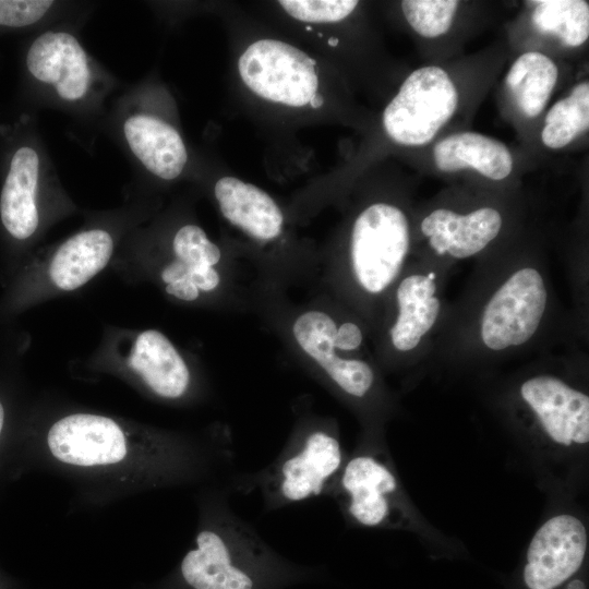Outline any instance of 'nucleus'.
<instances>
[{
	"label": "nucleus",
	"mask_w": 589,
	"mask_h": 589,
	"mask_svg": "<svg viewBox=\"0 0 589 589\" xmlns=\"http://www.w3.org/2000/svg\"><path fill=\"white\" fill-rule=\"evenodd\" d=\"M345 461L336 434L311 428L293 436L267 467L241 476L232 488L257 489L266 510H274L327 495Z\"/></svg>",
	"instance_id": "obj_1"
},
{
	"label": "nucleus",
	"mask_w": 589,
	"mask_h": 589,
	"mask_svg": "<svg viewBox=\"0 0 589 589\" xmlns=\"http://www.w3.org/2000/svg\"><path fill=\"white\" fill-rule=\"evenodd\" d=\"M212 522L183 557V579L193 589H255V570L276 560L273 551L226 503Z\"/></svg>",
	"instance_id": "obj_2"
},
{
	"label": "nucleus",
	"mask_w": 589,
	"mask_h": 589,
	"mask_svg": "<svg viewBox=\"0 0 589 589\" xmlns=\"http://www.w3.org/2000/svg\"><path fill=\"white\" fill-rule=\"evenodd\" d=\"M458 93L447 72L426 65L411 72L383 112L387 135L404 146L429 144L450 120Z\"/></svg>",
	"instance_id": "obj_3"
},
{
	"label": "nucleus",
	"mask_w": 589,
	"mask_h": 589,
	"mask_svg": "<svg viewBox=\"0 0 589 589\" xmlns=\"http://www.w3.org/2000/svg\"><path fill=\"white\" fill-rule=\"evenodd\" d=\"M409 224L398 207L375 203L356 219L351 233L352 271L370 293L385 290L398 276L409 250Z\"/></svg>",
	"instance_id": "obj_4"
},
{
	"label": "nucleus",
	"mask_w": 589,
	"mask_h": 589,
	"mask_svg": "<svg viewBox=\"0 0 589 589\" xmlns=\"http://www.w3.org/2000/svg\"><path fill=\"white\" fill-rule=\"evenodd\" d=\"M238 67L244 84L274 103L301 107L308 105L317 91L315 61L280 40L253 43L240 57Z\"/></svg>",
	"instance_id": "obj_5"
},
{
	"label": "nucleus",
	"mask_w": 589,
	"mask_h": 589,
	"mask_svg": "<svg viewBox=\"0 0 589 589\" xmlns=\"http://www.w3.org/2000/svg\"><path fill=\"white\" fill-rule=\"evenodd\" d=\"M346 514L364 527H396L405 518L398 481L384 459L360 453L348 460L333 485Z\"/></svg>",
	"instance_id": "obj_6"
},
{
	"label": "nucleus",
	"mask_w": 589,
	"mask_h": 589,
	"mask_svg": "<svg viewBox=\"0 0 589 589\" xmlns=\"http://www.w3.org/2000/svg\"><path fill=\"white\" fill-rule=\"evenodd\" d=\"M548 300L540 273L525 267L514 273L492 296L481 321V337L492 350L529 340L538 329Z\"/></svg>",
	"instance_id": "obj_7"
},
{
	"label": "nucleus",
	"mask_w": 589,
	"mask_h": 589,
	"mask_svg": "<svg viewBox=\"0 0 589 589\" xmlns=\"http://www.w3.org/2000/svg\"><path fill=\"white\" fill-rule=\"evenodd\" d=\"M580 519L561 514L548 519L528 545L524 581L528 589H556L578 572L587 552Z\"/></svg>",
	"instance_id": "obj_8"
},
{
	"label": "nucleus",
	"mask_w": 589,
	"mask_h": 589,
	"mask_svg": "<svg viewBox=\"0 0 589 589\" xmlns=\"http://www.w3.org/2000/svg\"><path fill=\"white\" fill-rule=\"evenodd\" d=\"M51 454L80 467L107 466L121 461L128 442L120 425L110 418L75 413L57 421L47 436Z\"/></svg>",
	"instance_id": "obj_9"
},
{
	"label": "nucleus",
	"mask_w": 589,
	"mask_h": 589,
	"mask_svg": "<svg viewBox=\"0 0 589 589\" xmlns=\"http://www.w3.org/2000/svg\"><path fill=\"white\" fill-rule=\"evenodd\" d=\"M520 395L552 442L565 447L589 442V398L586 394L557 377L538 375L522 383Z\"/></svg>",
	"instance_id": "obj_10"
},
{
	"label": "nucleus",
	"mask_w": 589,
	"mask_h": 589,
	"mask_svg": "<svg viewBox=\"0 0 589 589\" xmlns=\"http://www.w3.org/2000/svg\"><path fill=\"white\" fill-rule=\"evenodd\" d=\"M337 326L332 316L312 310L300 314L292 325L299 347L326 373L342 392L362 398L374 383L371 366L358 359L339 357L336 352Z\"/></svg>",
	"instance_id": "obj_11"
},
{
	"label": "nucleus",
	"mask_w": 589,
	"mask_h": 589,
	"mask_svg": "<svg viewBox=\"0 0 589 589\" xmlns=\"http://www.w3.org/2000/svg\"><path fill=\"white\" fill-rule=\"evenodd\" d=\"M26 64L34 77L53 85L63 99L76 100L87 92L91 73L86 55L68 33L40 35L28 50Z\"/></svg>",
	"instance_id": "obj_12"
},
{
	"label": "nucleus",
	"mask_w": 589,
	"mask_h": 589,
	"mask_svg": "<svg viewBox=\"0 0 589 589\" xmlns=\"http://www.w3.org/2000/svg\"><path fill=\"white\" fill-rule=\"evenodd\" d=\"M501 214L492 207H481L467 215L437 208L421 223L422 233L438 254L448 253L466 259L484 249L500 232Z\"/></svg>",
	"instance_id": "obj_13"
},
{
	"label": "nucleus",
	"mask_w": 589,
	"mask_h": 589,
	"mask_svg": "<svg viewBox=\"0 0 589 589\" xmlns=\"http://www.w3.org/2000/svg\"><path fill=\"white\" fill-rule=\"evenodd\" d=\"M215 196L224 217L257 240L277 238L284 215L276 202L262 189L233 177L215 184Z\"/></svg>",
	"instance_id": "obj_14"
},
{
	"label": "nucleus",
	"mask_w": 589,
	"mask_h": 589,
	"mask_svg": "<svg viewBox=\"0 0 589 589\" xmlns=\"http://www.w3.org/2000/svg\"><path fill=\"white\" fill-rule=\"evenodd\" d=\"M128 364L158 396L179 398L190 384V371L172 342L160 332L141 333L130 352Z\"/></svg>",
	"instance_id": "obj_15"
},
{
	"label": "nucleus",
	"mask_w": 589,
	"mask_h": 589,
	"mask_svg": "<svg viewBox=\"0 0 589 589\" xmlns=\"http://www.w3.org/2000/svg\"><path fill=\"white\" fill-rule=\"evenodd\" d=\"M124 135L134 155L147 170L171 180L183 170L188 154L175 128L147 115H135L124 123Z\"/></svg>",
	"instance_id": "obj_16"
},
{
	"label": "nucleus",
	"mask_w": 589,
	"mask_h": 589,
	"mask_svg": "<svg viewBox=\"0 0 589 589\" xmlns=\"http://www.w3.org/2000/svg\"><path fill=\"white\" fill-rule=\"evenodd\" d=\"M435 166L444 172L471 168L492 180H503L513 171L514 160L507 146L477 132L452 134L433 148Z\"/></svg>",
	"instance_id": "obj_17"
},
{
	"label": "nucleus",
	"mask_w": 589,
	"mask_h": 589,
	"mask_svg": "<svg viewBox=\"0 0 589 589\" xmlns=\"http://www.w3.org/2000/svg\"><path fill=\"white\" fill-rule=\"evenodd\" d=\"M39 159L31 147H21L14 154L0 199L1 220L16 239L31 237L38 226L35 191Z\"/></svg>",
	"instance_id": "obj_18"
},
{
	"label": "nucleus",
	"mask_w": 589,
	"mask_h": 589,
	"mask_svg": "<svg viewBox=\"0 0 589 589\" xmlns=\"http://www.w3.org/2000/svg\"><path fill=\"white\" fill-rule=\"evenodd\" d=\"M113 250L111 236L100 229L80 232L56 251L49 276L62 290H74L97 275L108 264Z\"/></svg>",
	"instance_id": "obj_19"
},
{
	"label": "nucleus",
	"mask_w": 589,
	"mask_h": 589,
	"mask_svg": "<svg viewBox=\"0 0 589 589\" xmlns=\"http://www.w3.org/2000/svg\"><path fill=\"white\" fill-rule=\"evenodd\" d=\"M434 280L424 275L406 277L397 289L398 316L390 328L394 347L400 351L416 348L434 325L440 300Z\"/></svg>",
	"instance_id": "obj_20"
},
{
	"label": "nucleus",
	"mask_w": 589,
	"mask_h": 589,
	"mask_svg": "<svg viewBox=\"0 0 589 589\" xmlns=\"http://www.w3.org/2000/svg\"><path fill=\"white\" fill-rule=\"evenodd\" d=\"M557 76V67L550 57L529 51L512 64L506 86L519 111L527 118H536L545 108Z\"/></svg>",
	"instance_id": "obj_21"
},
{
	"label": "nucleus",
	"mask_w": 589,
	"mask_h": 589,
	"mask_svg": "<svg viewBox=\"0 0 589 589\" xmlns=\"http://www.w3.org/2000/svg\"><path fill=\"white\" fill-rule=\"evenodd\" d=\"M173 252L183 272L184 279L192 281L199 290L213 291L220 283L214 268L221 257L219 248L195 225L180 228L172 241Z\"/></svg>",
	"instance_id": "obj_22"
},
{
	"label": "nucleus",
	"mask_w": 589,
	"mask_h": 589,
	"mask_svg": "<svg viewBox=\"0 0 589 589\" xmlns=\"http://www.w3.org/2000/svg\"><path fill=\"white\" fill-rule=\"evenodd\" d=\"M531 21L542 34L553 35L566 46H581L589 37V4L582 0H541Z\"/></svg>",
	"instance_id": "obj_23"
},
{
	"label": "nucleus",
	"mask_w": 589,
	"mask_h": 589,
	"mask_svg": "<svg viewBox=\"0 0 589 589\" xmlns=\"http://www.w3.org/2000/svg\"><path fill=\"white\" fill-rule=\"evenodd\" d=\"M542 143L552 149L570 144L589 129V83L581 82L570 94L556 101L545 116Z\"/></svg>",
	"instance_id": "obj_24"
},
{
	"label": "nucleus",
	"mask_w": 589,
	"mask_h": 589,
	"mask_svg": "<svg viewBox=\"0 0 589 589\" xmlns=\"http://www.w3.org/2000/svg\"><path fill=\"white\" fill-rule=\"evenodd\" d=\"M458 4L455 0H404L401 10L417 34L434 38L449 29Z\"/></svg>",
	"instance_id": "obj_25"
},
{
	"label": "nucleus",
	"mask_w": 589,
	"mask_h": 589,
	"mask_svg": "<svg viewBox=\"0 0 589 589\" xmlns=\"http://www.w3.org/2000/svg\"><path fill=\"white\" fill-rule=\"evenodd\" d=\"M279 4L292 17L313 23H333L347 17L358 5L354 0H283Z\"/></svg>",
	"instance_id": "obj_26"
},
{
	"label": "nucleus",
	"mask_w": 589,
	"mask_h": 589,
	"mask_svg": "<svg viewBox=\"0 0 589 589\" xmlns=\"http://www.w3.org/2000/svg\"><path fill=\"white\" fill-rule=\"evenodd\" d=\"M47 0H0V25L22 27L40 20L51 7Z\"/></svg>",
	"instance_id": "obj_27"
},
{
	"label": "nucleus",
	"mask_w": 589,
	"mask_h": 589,
	"mask_svg": "<svg viewBox=\"0 0 589 589\" xmlns=\"http://www.w3.org/2000/svg\"><path fill=\"white\" fill-rule=\"evenodd\" d=\"M362 342V333L360 328L351 323H342L337 327L335 336V347L341 351H351L359 348Z\"/></svg>",
	"instance_id": "obj_28"
},
{
	"label": "nucleus",
	"mask_w": 589,
	"mask_h": 589,
	"mask_svg": "<svg viewBox=\"0 0 589 589\" xmlns=\"http://www.w3.org/2000/svg\"><path fill=\"white\" fill-rule=\"evenodd\" d=\"M167 293L183 301H194L200 296V290L190 280H179L166 286Z\"/></svg>",
	"instance_id": "obj_29"
},
{
	"label": "nucleus",
	"mask_w": 589,
	"mask_h": 589,
	"mask_svg": "<svg viewBox=\"0 0 589 589\" xmlns=\"http://www.w3.org/2000/svg\"><path fill=\"white\" fill-rule=\"evenodd\" d=\"M309 104L313 108H318L323 105V97L316 93Z\"/></svg>",
	"instance_id": "obj_30"
},
{
	"label": "nucleus",
	"mask_w": 589,
	"mask_h": 589,
	"mask_svg": "<svg viewBox=\"0 0 589 589\" xmlns=\"http://www.w3.org/2000/svg\"><path fill=\"white\" fill-rule=\"evenodd\" d=\"M3 420H4V412H3V407L0 402V433H1V430H2V426H3Z\"/></svg>",
	"instance_id": "obj_31"
},
{
	"label": "nucleus",
	"mask_w": 589,
	"mask_h": 589,
	"mask_svg": "<svg viewBox=\"0 0 589 589\" xmlns=\"http://www.w3.org/2000/svg\"><path fill=\"white\" fill-rule=\"evenodd\" d=\"M337 43H338V40L336 38H332V39L328 40V44L333 45V46H336Z\"/></svg>",
	"instance_id": "obj_32"
}]
</instances>
